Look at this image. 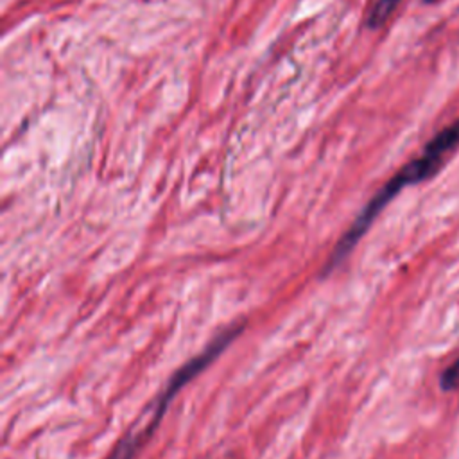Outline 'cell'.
Segmentation results:
<instances>
[{
  "label": "cell",
  "instance_id": "obj_3",
  "mask_svg": "<svg viewBox=\"0 0 459 459\" xmlns=\"http://www.w3.org/2000/svg\"><path fill=\"white\" fill-rule=\"evenodd\" d=\"M425 4H434V2H437V0H423Z\"/></svg>",
  "mask_w": 459,
  "mask_h": 459
},
{
  "label": "cell",
  "instance_id": "obj_2",
  "mask_svg": "<svg viewBox=\"0 0 459 459\" xmlns=\"http://www.w3.org/2000/svg\"><path fill=\"white\" fill-rule=\"evenodd\" d=\"M439 387L443 391H457L459 389V357L448 364L439 375Z\"/></svg>",
  "mask_w": 459,
  "mask_h": 459
},
{
  "label": "cell",
  "instance_id": "obj_1",
  "mask_svg": "<svg viewBox=\"0 0 459 459\" xmlns=\"http://www.w3.org/2000/svg\"><path fill=\"white\" fill-rule=\"evenodd\" d=\"M400 0H377L375 5L371 7L369 14H368V27L369 29H380L387 18L391 16V13L394 11V7L398 5Z\"/></svg>",
  "mask_w": 459,
  "mask_h": 459
}]
</instances>
